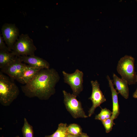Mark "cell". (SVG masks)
Instances as JSON below:
<instances>
[{
  "mask_svg": "<svg viewBox=\"0 0 137 137\" xmlns=\"http://www.w3.org/2000/svg\"><path fill=\"white\" fill-rule=\"evenodd\" d=\"M60 79L54 69H42L28 83L21 87L22 90L28 97L47 100L55 93V86Z\"/></svg>",
  "mask_w": 137,
  "mask_h": 137,
  "instance_id": "6da1fadb",
  "label": "cell"
},
{
  "mask_svg": "<svg viewBox=\"0 0 137 137\" xmlns=\"http://www.w3.org/2000/svg\"><path fill=\"white\" fill-rule=\"evenodd\" d=\"M20 91L16 84L9 77L0 72V103L9 106L19 95Z\"/></svg>",
  "mask_w": 137,
  "mask_h": 137,
  "instance_id": "7a4b0ae2",
  "label": "cell"
},
{
  "mask_svg": "<svg viewBox=\"0 0 137 137\" xmlns=\"http://www.w3.org/2000/svg\"><path fill=\"white\" fill-rule=\"evenodd\" d=\"M134 61V58L131 56L126 55L119 60L117 66V72L121 76L122 78L126 81L129 85L137 82Z\"/></svg>",
  "mask_w": 137,
  "mask_h": 137,
  "instance_id": "3957f363",
  "label": "cell"
},
{
  "mask_svg": "<svg viewBox=\"0 0 137 137\" xmlns=\"http://www.w3.org/2000/svg\"><path fill=\"white\" fill-rule=\"evenodd\" d=\"M37 48L32 39L28 34L20 35L14 44L11 52L16 56H34Z\"/></svg>",
  "mask_w": 137,
  "mask_h": 137,
  "instance_id": "277c9868",
  "label": "cell"
},
{
  "mask_svg": "<svg viewBox=\"0 0 137 137\" xmlns=\"http://www.w3.org/2000/svg\"><path fill=\"white\" fill-rule=\"evenodd\" d=\"M63 93L64 103L66 108L73 117L77 118L88 117L82 108L81 102L77 99L76 96L68 93L64 90L63 91Z\"/></svg>",
  "mask_w": 137,
  "mask_h": 137,
  "instance_id": "5b68a950",
  "label": "cell"
},
{
  "mask_svg": "<svg viewBox=\"0 0 137 137\" xmlns=\"http://www.w3.org/2000/svg\"><path fill=\"white\" fill-rule=\"evenodd\" d=\"M62 73L64 82L70 85L73 94L76 96L78 95L83 89V72L76 69L72 74L68 73L64 71H62Z\"/></svg>",
  "mask_w": 137,
  "mask_h": 137,
  "instance_id": "8992f818",
  "label": "cell"
},
{
  "mask_svg": "<svg viewBox=\"0 0 137 137\" xmlns=\"http://www.w3.org/2000/svg\"><path fill=\"white\" fill-rule=\"evenodd\" d=\"M1 31L4 42L12 51L20 36L19 29L15 24L6 23L2 26Z\"/></svg>",
  "mask_w": 137,
  "mask_h": 137,
  "instance_id": "52a82bcc",
  "label": "cell"
},
{
  "mask_svg": "<svg viewBox=\"0 0 137 137\" xmlns=\"http://www.w3.org/2000/svg\"><path fill=\"white\" fill-rule=\"evenodd\" d=\"M91 83L92 87V91L91 96L89 99L91 100L92 105L88 111V116L90 117L94 113L96 108L105 102L106 99L99 88V84L97 80L92 81Z\"/></svg>",
  "mask_w": 137,
  "mask_h": 137,
  "instance_id": "ba28073f",
  "label": "cell"
},
{
  "mask_svg": "<svg viewBox=\"0 0 137 137\" xmlns=\"http://www.w3.org/2000/svg\"><path fill=\"white\" fill-rule=\"evenodd\" d=\"M26 65L20 61L16 56L12 61L2 68L1 71L14 80L16 79Z\"/></svg>",
  "mask_w": 137,
  "mask_h": 137,
  "instance_id": "9c48e42d",
  "label": "cell"
},
{
  "mask_svg": "<svg viewBox=\"0 0 137 137\" xmlns=\"http://www.w3.org/2000/svg\"><path fill=\"white\" fill-rule=\"evenodd\" d=\"M22 62L31 66L41 69L50 68V64L46 60L34 56H18Z\"/></svg>",
  "mask_w": 137,
  "mask_h": 137,
  "instance_id": "30bf717a",
  "label": "cell"
},
{
  "mask_svg": "<svg viewBox=\"0 0 137 137\" xmlns=\"http://www.w3.org/2000/svg\"><path fill=\"white\" fill-rule=\"evenodd\" d=\"M41 70L27 64L16 80L19 83L25 85L30 81Z\"/></svg>",
  "mask_w": 137,
  "mask_h": 137,
  "instance_id": "8fae6325",
  "label": "cell"
},
{
  "mask_svg": "<svg viewBox=\"0 0 137 137\" xmlns=\"http://www.w3.org/2000/svg\"><path fill=\"white\" fill-rule=\"evenodd\" d=\"M107 78L108 81L109 86L111 92L112 101V114L111 117L114 120L117 117L120 113L118 97V93L117 92L114 88L113 80L110 79L108 75L107 76Z\"/></svg>",
  "mask_w": 137,
  "mask_h": 137,
  "instance_id": "7c38bea8",
  "label": "cell"
},
{
  "mask_svg": "<svg viewBox=\"0 0 137 137\" xmlns=\"http://www.w3.org/2000/svg\"><path fill=\"white\" fill-rule=\"evenodd\" d=\"M113 85L116 87V89L118 93L126 99L128 98L129 89L127 82L124 80L117 77L115 74L113 75Z\"/></svg>",
  "mask_w": 137,
  "mask_h": 137,
  "instance_id": "4fadbf2b",
  "label": "cell"
},
{
  "mask_svg": "<svg viewBox=\"0 0 137 137\" xmlns=\"http://www.w3.org/2000/svg\"><path fill=\"white\" fill-rule=\"evenodd\" d=\"M16 56L11 52L0 50V68L1 69L12 61Z\"/></svg>",
  "mask_w": 137,
  "mask_h": 137,
  "instance_id": "5bb4252c",
  "label": "cell"
},
{
  "mask_svg": "<svg viewBox=\"0 0 137 137\" xmlns=\"http://www.w3.org/2000/svg\"><path fill=\"white\" fill-rule=\"evenodd\" d=\"M66 123H60L58 125L57 130L52 134L46 135L45 137H66L68 134Z\"/></svg>",
  "mask_w": 137,
  "mask_h": 137,
  "instance_id": "9a60e30c",
  "label": "cell"
},
{
  "mask_svg": "<svg viewBox=\"0 0 137 137\" xmlns=\"http://www.w3.org/2000/svg\"><path fill=\"white\" fill-rule=\"evenodd\" d=\"M23 137H34L32 126L28 123L26 119H24V123L22 129Z\"/></svg>",
  "mask_w": 137,
  "mask_h": 137,
  "instance_id": "2e32d148",
  "label": "cell"
},
{
  "mask_svg": "<svg viewBox=\"0 0 137 137\" xmlns=\"http://www.w3.org/2000/svg\"><path fill=\"white\" fill-rule=\"evenodd\" d=\"M67 131L68 134L77 136L81 135L83 133L81 127L74 123L71 124L67 127Z\"/></svg>",
  "mask_w": 137,
  "mask_h": 137,
  "instance_id": "e0dca14e",
  "label": "cell"
},
{
  "mask_svg": "<svg viewBox=\"0 0 137 137\" xmlns=\"http://www.w3.org/2000/svg\"><path fill=\"white\" fill-rule=\"evenodd\" d=\"M112 112L106 108H101L100 113L95 117V119L101 121L108 118L111 116Z\"/></svg>",
  "mask_w": 137,
  "mask_h": 137,
  "instance_id": "ac0fdd59",
  "label": "cell"
},
{
  "mask_svg": "<svg viewBox=\"0 0 137 137\" xmlns=\"http://www.w3.org/2000/svg\"><path fill=\"white\" fill-rule=\"evenodd\" d=\"M103 125L106 132L108 133L111 131L113 126L115 124L113 120L111 117L101 121Z\"/></svg>",
  "mask_w": 137,
  "mask_h": 137,
  "instance_id": "d6986e66",
  "label": "cell"
},
{
  "mask_svg": "<svg viewBox=\"0 0 137 137\" xmlns=\"http://www.w3.org/2000/svg\"><path fill=\"white\" fill-rule=\"evenodd\" d=\"M4 41L2 35H0V50L4 51L11 52V50L6 45Z\"/></svg>",
  "mask_w": 137,
  "mask_h": 137,
  "instance_id": "ffe728a7",
  "label": "cell"
},
{
  "mask_svg": "<svg viewBox=\"0 0 137 137\" xmlns=\"http://www.w3.org/2000/svg\"><path fill=\"white\" fill-rule=\"evenodd\" d=\"M81 135L79 136L75 135L68 134L66 137H81Z\"/></svg>",
  "mask_w": 137,
  "mask_h": 137,
  "instance_id": "44dd1931",
  "label": "cell"
},
{
  "mask_svg": "<svg viewBox=\"0 0 137 137\" xmlns=\"http://www.w3.org/2000/svg\"><path fill=\"white\" fill-rule=\"evenodd\" d=\"M133 97L134 98H137V88L135 92L133 93Z\"/></svg>",
  "mask_w": 137,
  "mask_h": 137,
  "instance_id": "7402d4cb",
  "label": "cell"
},
{
  "mask_svg": "<svg viewBox=\"0 0 137 137\" xmlns=\"http://www.w3.org/2000/svg\"><path fill=\"white\" fill-rule=\"evenodd\" d=\"M81 137H89L86 133H83L81 135Z\"/></svg>",
  "mask_w": 137,
  "mask_h": 137,
  "instance_id": "603a6c76",
  "label": "cell"
},
{
  "mask_svg": "<svg viewBox=\"0 0 137 137\" xmlns=\"http://www.w3.org/2000/svg\"><path fill=\"white\" fill-rule=\"evenodd\" d=\"M15 137H20L19 136H15Z\"/></svg>",
  "mask_w": 137,
  "mask_h": 137,
  "instance_id": "cb8c5ba5",
  "label": "cell"
}]
</instances>
